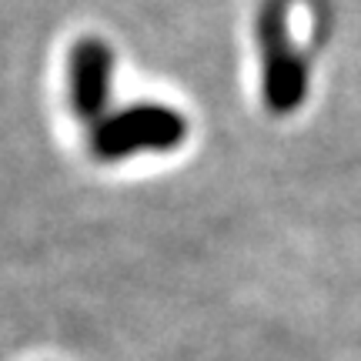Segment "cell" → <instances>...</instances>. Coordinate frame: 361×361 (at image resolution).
I'll list each match as a JSON object with an SVG mask.
<instances>
[{
    "instance_id": "7a4b0ae2",
    "label": "cell",
    "mask_w": 361,
    "mask_h": 361,
    "mask_svg": "<svg viewBox=\"0 0 361 361\" xmlns=\"http://www.w3.org/2000/svg\"><path fill=\"white\" fill-rule=\"evenodd\" d=\"M258 47L261 67H264V101L271 111H295L305 87H308V71L298 47L291 44L288 30V4L284 0H264L258 11Z\"/></svg>"
},
{
    "instance_id": "3957f363",
    "label": "cell",
    "mask_w": 361,
    "mask_h": 361,
    "mask_svg": "<svg viewBox=\"0 0 361 361\" xmlns=\"http://www.w3.org/2000/svg\"><path fill=\"white\" fill-rule=\"evenodd\" d=\"M111 94V47L101 40H80L71 51V104L84 121H101Z\"/></svg>"
},
{
    "instance_id": "6da1fadb",
    "label": "cell",
    "mask_w": 361,
    "mask_h": 361,
    "mask_svg": "<svg viewBox=\"0 0 361 361\" xmlns=\"http://www.w3.org/2000/svg\"><path fill=\"white\" fill-rule=\"evenodd\" d=\"M184 117L164 104H137L114 117H101L94 128V154L101 161L141 154V151H171L184 141Z\"/></svg>"
}]
</instances>
